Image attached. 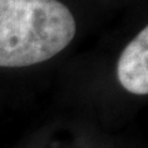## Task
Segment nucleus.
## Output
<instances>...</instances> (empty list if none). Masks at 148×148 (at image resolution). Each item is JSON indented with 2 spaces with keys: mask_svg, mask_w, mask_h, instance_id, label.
Segmentation results:
<instances>
[{
  "mask_svg": "<svg viewBox=\"0 0 148 148\" xmlns=\"http://www.w3.org/2000/svg\"><path fill=\"white\" fill-rule=\"evenodd\" d=\"M75 21L58 0H0V67L53 58L75 36Z\"/></svg>",
  "mask_w": 148,
  "mask_h": 148,
  "instance_id": "nucleus-1",
  "label": "nucleus"
},
{
  "mask_svg": "<svg viewBox=\"0 0 148 148\" xmlns=\"http://www.w3.org/2000/svg\"><path fill=\"white\" fill-rule=\"evenodd\" d=\"M118 81L130 93H148V27L129 42L118 60Z\"/></svg>",
  "mask_w": 148,
  "mask_h": 148,
  "instance_id": "nucleus-2",
  "label": "nucleus"
}]
</instances>
